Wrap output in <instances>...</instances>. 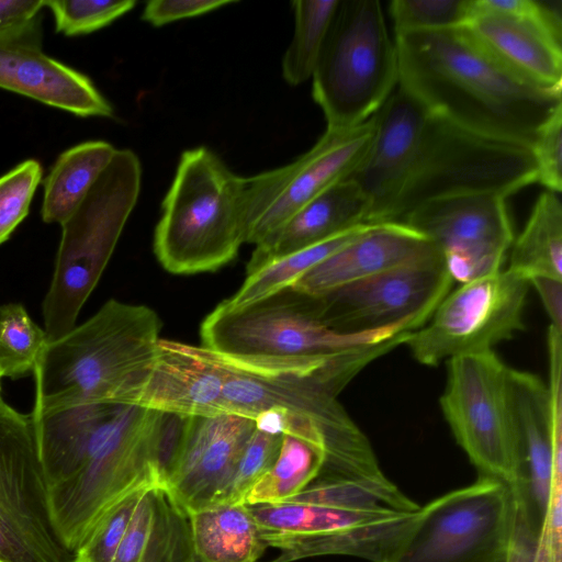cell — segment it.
Masks as SVG:
<instances>
[{
  "label": "cell",
  "mask_w": 562,
  "mask_h": 562,
  "mask_svg": "<svg viewBox=\"0 0 562 562\" xmlns=\"http://www.w3.org/2000/svg\"><path fill=\"white\" fill-rule=\"evenodd\" d=\"M398 86L429 112L471 132L531 146L562 106V90L522 79L463 25L394 36Z\"/></svg>",
  "instance_id": "1"
},
{
  "label": "cell",
  "mask_w": 562,
  "mask_h": 562,
  "mask_svg": "<svg viewBox=\"0 0 562 562\" xmlns=\"http://www.w3.org/2000/svg\"><path fill=\"white\" fill-rule=\"evenodd\" d=\"M405 327L350 335L318 318L312 296L292 286L250 305L218 304L202 322V346L231 363L272 373L324 374L350 382L364 367L403 345Z\"/></svg>",
  "instance_id": "2"
},
{
  "label": "cell",
  "mask_w": 562,
  "mask_h": 562,
  "mask_svg": "<svg viewBox=\"0 0 562 562\" xmlns=\"http://www.w3.org/2000/svg\"><path fill=\"white\" fill-rule=\"evenodd\" d=\"M248 507L267 547L280 551L269 562L322 555L384 562L414 528L422 506L382 475L316 479L289 499Z\"/></svg>",
  "instance_id": "3"
},
{
  "label": "cell",
  "mask_w": 562,
  "mask_h": 562,
  "mask_svg": "<svg viewBox=\"0 0 562 562\" xmlns=\"http://www.w3.org/2000/svg\"><path fill=\"white\" fill-rule=\"evenodd\" d=\"M161 322L114 299L46 344L33 371L37 416L85 404L135 405L156 360Z\"/></svg>",
  "instance_id": "4"
},
{
  "label": "cell",
  "mask_w": 562,
  "mask_h": 562,
  "mask_svg": "<svg viewBox=\"0 0 562 562\" xmlns=\"http://www.w3.org/2000/svg\"><path fill=\"white\" fill-rule=\"evenodd\" d=\"M244 243L245 177L207 147L184 150L154 233L157 260L173 274L211 272Z\"/></svg>",
  "instance_id": "5"
},
{
  "label": "cell",
  "mask_w": 562,
  "mask_h": 562,
  "mask_svg": "<svg viewBox=\"0 0 562 562\" xmlns=\"http://www.w3.org/2000/svg\"><path fill=\"white\" fill-rule=\"evenodd\" d=\"M140 187L139 158L131 149H116L85 199L60 224L55 268L42 308L47 344L76 326L137 203Z\"/></svg>",
  "instance_id": "6"
},
{
  "label": "cell",
  "mask_w": 562,
  "mask_h": 562,
  "mask_svg": "<svg viewBox=\"0 0 562 562\" xmlns=\"http://www.w3.org/2000/svg\"><path fill=\"white\" fill-rule=\"evenodd\" d=\"M171 415L124 405L112 430L82 469L49 487L55 522L76 552L100 520L126 496L162 485L160 467Z\"/></svg>",
  "instance_id": "7"
},
{
  "label": "cell",
  "mask_w": 562,
  "mask_h": 562,
  "mask_svg": "<svg viewBox=\"0 0 562 562\" xmlns=\"http://www.w3.org/2000/svg\"><path fill=\"white\" fill-rule=\"evenodd\" d=\"M537 182L531 147L481 135L429 112L408 177L386 223H401L416 207L469 194L504 198Z\"/></svg>",
  "instance_id": "8"
},
{
  "label": "cell",
  "mask_w": 562,
  "mask_h": 562,
  "mask_svg": "<svg viewBox=\"0 0 562 562\" xmlns=\"http://www.w3.org/2000/svg\"><path fill=\"white\" fill-rule=\"evenodd\" d=\"M328 130L368 121L398 86V58L378 0H339L312 76Z\"/></svg>",
  "instance_id": "9"
},
{
  "label": "cell",
  "mask_w": 562,
  "mask_h": 562,
  "mask_svg": "<svg viewBox=\"0 0 562 562\" xmlns=\"http://www.w3.org/2000/svg\"><path fill=\"white\" fill-rule=\"evenodd\" d=\"M221 358L227 368L224 413L254 419L260 412L278 408L312 422L327 443L326 462L317 479L384 475L370 440L337 398L345 382L324 374L244 369Z\"/></svg>",
  "instance_id": "10"
},
{
  "label": "cell",
  "mask_w": 562,
  "mask_h": 562,
  "mask_svg": "<svg viewBox=\"0 0 562 562\" xmlns=\"http://www.w3.org/2000/svg\"><path fill=\"white\" fill-rule=\"evenodd\" d=\"M509 368L494 350L451 358L439 402L453 437L480 476L498 480L519 493L521 461Z\"/></svg>",
  "instance_id": "11"
},
{
  "label": "cell",
  "mask_w": 562,
  "mask_h": 562,
  "mask_svg": "<svg viewBox=\"0 0 562 562\" xmlns=\"http://www.w3.org/2000/svg\"><path fill=\"white\" fill-rule=\"evenodd\" d=\"M0 562H78L53 516L34 418L1 396Z\"/></svg>",
  "instance_id": "12"
},
{
  "label": "cell",
  "mask_w": 562,
  "mask_h": 562,
  "mask_svg": "<svg viewBox=\"0 0 562 562\" xmlns=\"http://www.w3.org/2000/svg\"><path fill=\"white\" fill-rule=\"evenodd\" d=\"M516 512L507 484L480 476L422 506L414 528L384 562H492L507 548Z\"/></svg>",
  "instance_id": "13"
},
{
  "label": "cell",
  "mask_w": 562,
  "mask_h": 562,
  "mask_svg": "<svg viewBox=\"0 0 562 562\" xmlns=\"http://www.w3.org/2000/svg\"><path fill=\"white\" fill-rule=\"evenodd\" d=\"M529 288L528 280L508 268L460 283L405 345L416 361L429 367L493 350L524 330Z\"/></svg>",
  "instance_id": "14"
},
{
  "label": "cell",
  "mask_w": 562,
  "mask_h": 562,
  "mask_svg": "<svg viewBox=\"0 0 562 562\" xmlns=\"http://www.w3.org/2000/svg\"><path fill=\"white\" fill-rule=\"evenodd\" d=\"M549 378L509 368L508 381L521 461L515 493L538 532L549 507L562 501V331L547 333Z\"/></svg>",
  "instance_id": "15"
},
{
  "label": "cell",
  "mask_w": 562,
  "mask_h": 562,
  "mask_svg": "<svg viewBox=\"0 0 562 562\" xmlns=\"http://www.w3.org/2000/svg\"><path fill=\"white\" fill-rule=\"evenodd\" d=\"M373 132L372 116L355 127L326 128L293 161L245 177L246 243L260 244L311 200L348 178L364 157Z\"/></svg>",
  "instance_id": "16"
},
{
  "label": "cell",
  "mask_w": 562,
  "mask_h": 562,
  "mask_svg": "<svg viewBox=\"0 0 562 562\" xmlns=\"http://www.w3.org/2000/svg\"><path fill=\"white\" fill-rule=\"evenodd\" d=\"M442 257L385 271L319 295H311L328 328L350 335L394 327H422L451 291Z\"/></svg>",
  "instance_id": "17"
},
{
  "label": "cell",
  "mask_w": 562,
  "mask_h": 562,
  "mask_svg": "<svg viewBox=\"0 0 562 562\" xmlns=\"http://www.w3.org/2000/svg\"><path fill=\"white\" fill-rule=\"evenodd\" d=\"M400 224L430 239L453 281L460 283L502 270L515 239L506 198L497 194L431 201Z\"/></svg>",
  "instance_id": "18"
},
{
  "label": "cell",
  "mask_w": 562,
  "mask_h": 562,
  "mask_svg": "<svg viewBox=\"0 0 562 562\" xmlns=\"http://www.w3.org/2000/svg\"><path fill=\"white\" fill-rule=\"evenodd\" d=\"M464 25L504 66L528 82L562 90L561 14L535 0H480Z\"/></svg>",
  "instance_id": "19"
},
{
  "label": "cell",
  "mask_w": 562,
  "mask_h": 562,
  "mask_svg": "<svg viewBox=\"0 0 562 562\" xmlns=\"http://www.w3.org/2000/svg\"><path fill=\"white\" fill-rule=\"evenodd\" d=\"M255 429L254 419L237 414L184 417L165 488L188 515L215 504Z\"/></svg>",
  "instance_id": "20"
},
{
  "label": "cell",
  "mask_w": 562,
  "mask_h": 562,
  "mask_svg": "<svg viewBox=\"0 0 562 562\" xmlns=\"http://www.w3.org/2000/svg\"><path fill=\"white\" fill-rule=\"evenodd\" d=\"M429 111L400 86L372 115L369 148L350 173L368 202V224L386 223L413 166Z\"/></svg>",
  "instance_id": "21"
},
{
  "label": "cell",
  "mask_w": 562,
  "mask_h": 562,
  "mask_svg": "<svg viewBox=\"0 0 562 562\" xmlns=\"http://www.w3.org/2000/svg\"><path fill=\"white\" fill-rule=\"evenodd\" d=\"M227 368L204 346L160 339L136 406L179 417L224 414Z\"/></svg>",
  "instance_id": "22"
},
{
  "label": "cell",
  "mask_w": 562,
  "mask_h": 562,
  "mask_svg": "<svg viewBox=\"0 0 562 562\" xmlns=\"http://www.w3.org/2000/svg\"><path fill=\"white\" fill-rule=\"evenodd\" d=\"M0 88L78 116L113 115L86 75L43 53L42 32L0 41Z\"/></svg>",
  "instance_id": "23"
},
{
  "label": "cell",
  "mask_w": 562,
  "mask_h": 562,
  "mask_svg": "<svg viewBox=\"0 0 562 562\" xmlns=\"http://www.w3.org/2000/svg\"><path fill=\"white\" fill-rule=\"evenodd\" d=\"M441 257L435 244L400 223L374 224L315 266L291 286L319 295L385 271Z\"/></svg>",
  "instance_id": "24"
},
{
  "label": "cell",
  "mask_w": 562,
  "mask_h": 562,
  "mask_svg": "<svg viewBox=\"0 0 562 562\" xmlns=\"http://www.w3.org/2000/svg\"><path fill=\"white\" fill-rule=\"evenodd\" d=\"M368 202L348 178L333 184L301 207L282 226L255 246L249 273L265 263L367 223Z\"/></svg>",
  "instance_id": "25"
},
{
  "label": "cell",
  "mask_w": 562,
  "mask_h": 562,
  "mask_svg": "<svg viewBox=\"0 0 562 562\" xmlns=\"http://www.w3.org/2000/svg\"><path fill=\"white\" fill-rule=\"evenodd\" d=\"M123 405L85 404L33 415L49 487L79 472L105 440Z\"/></svg>",
  "instance_id": "26"
},
{
  "label": "cell",
  "mask_w": 562,
  "mask_h": 562,
  "mask_svg": "<svg viewBox=\"0 0 562 562\" xmlns=\"http://www.w3.org/2000/svg\"><path fill=\"white\" fill-rule=\"evenodd\" d=\"M189 515L162 485L142 495L113 562H191Z\"/></svg>",
  "instance_id": "27"
},
{
  "label": "cell",
  "mask_w": 562,
  "mask_h": 562,
  "mask_svg": "<svg viewBox=\"0 0 562 562\" xmlns=\"http://www.w3.org/2000/svg\"><path fill=\"white\" fill-rule=\"evenodd\" d=\"M195 557L204 562H258L268 548L245 503H217L189 514Z\"/></svg>",
  "instance_id": "28"
},
{
  "label": "cell",
  "mask_w": 562,
  "mask_h": 562,
  "mask_svg": "<svg viewBox=\"0 0 562 562\" xmlns=\"http://www.w3.org/2000/svg\"><path fill=\"white\" fill-rule=\"evenodd\" d=\"M116 148L104 140H89L61 153L44 179L41 209L45 223L65 222L111 162Z\"/></svg>",
  "instance_id": "29"
},
{
  "label": "cell",
  "mask_w": 562,
  "mask_h": 562,
  "mask_svg": "<svg viewBox=\"0 0 562 562\" xmlns=\"http://www.w3.org/2000/svg\"><path fill=\"white\" fill-rule=\"evenodd\" d=\"M509 250L508 269L528 282L535 278L562 280V205L558 193L546 190L538 196Z\"/></svg>",
  "instance_id": "30"
},
{
  "label": "cell",
  "mask_w": 562,
  "mask_h": 562,
  "mask_svg": "<svg viewBox=\"0 0 562 562\" xmlns=\"http://www.w3.org/2000/svg\"><path fill=\"white\" fill-rule=\"evenodd\" d=\"M373 225H357L321 243L265 263L246 273L240 288L220 304L228 310L240 308L291 286L315 266L357 239Z\"/></svg>",
  "instance_id": "31"
},
{
  "label": "cell",
  "mask_w": 562,
  "mask_h": 562,
  "mask_svg": "<svg viewBox=\"0 0 562 562\" xmlns=\"http://www.w3.org/2000/svg\"><path fill=\"white\" fill-rule=\"evenodd\" d=\"M324 464L325 456L321 449L297 437L283 435L273 465L250 490L245 504L289 499L313 483Z\"/></svg>",
  "instance_id": "32"
},
{
  "label": "cell",
  "mask_w": 562,
  "mask_h": 562,
  "mask_svg": "<svg viewBox=\"0 0 562 562\" xmlns=\"http://www.w3.org/2000/svg\"><path fill=\"white\" fill-rule=\"evenodd\" d=\"M339 0H295L292 2L294 31L281 63L290 86L312 79Z\"/></svg>",
  "instance_id": "33"
},
{
  "label": "cell",
  "mask_w": 562,
  "mask_h": 562,
  "mask_svg": "<svg viewBox=\"0 0 562 562\" xmlns=\"http://www.w3.org/2000/svg\"><path fill=\"white\" fill-rule=\"evenodd\" d=\"M46 335L20 303L0 305V371L19 379L33 373Z\"/></svg>",
  "instance_id": "34"
},
{
  "label": "cell",
  "mask_w": 562,
  "mask_h": 562,
  "mask_svg": "<svg viewBox=\"0 0 562 562\" xmlns=\"http://www.w3.org/2000/svg\"><path fill=\"white\" fill-rule=\"evenodd\" d=\"M394 33L463 26L472 15V0H394L390 3Z\"/></svg>",
  "instance_id": "35"
},
{
  "label": "cell",
  "mask_w": 562,
  "mask_h": 562,
  "mask_svg": "<svg viewBox=\"0 0 562 562\" xmlns=\"http://www.w3.org/2000/svg\"><path fill=\"white\" fill-rule=\"evenodd\" d=\"M282 435L256 428L246 443L217 503H245L250 490L273 465Z\"/></svg>",
  "instance_id": "36"
},
{
  "label": "cell",
  "mask_w": 562,
  "mask_h": 562,
  "mask_svg": "<svg viewBox=\"0 0 562 562\" xmlns=\"http://www.w3.org/2000/svg\"><path fill=\"white\" fill-rule=\"evenodd\" d=\"M44 2L54 15L56 32L66 36L100 30L136 5L134 0H49Z\"/></svg>",
  "instance_id": "37"
},
{
  "label": "cell",
  "mask_w": 562,
  "mask_h": 562,
  "mask_svg": "<svg viewBox=\"0 0 562 562\" xmlns=\"http://www.w3.org/2000/svg\"><path fill=\"white\" fill-rule=\"evenodd\" d=\"M43 170L35 159H27L0 177V245L26 217Z\"/></svg>",
  "instance_id": "38"
},
{
  "label": "cell",
  "mask_w": 562,
  "mask_h": 562,
  "mask_svg": "<svg viewBox=\"0 0 562 562\" xmlns=\"http://www.w3.org/2000/svg\"><path fill=\"white\" fill-rule=\"evenodd\" d=\"M146 490L126 496L100 518L78 549V562L114 561L132 516Z\"/></svg>",
  "instance_id": "39"
},
{
  "label": "cell",
  "mask_w": 562,
  "mask_h": 562,
  "mask_svg": "<svg viewBox=\"0 0 562 562\" xmlns=\"http://www.w3.org/2000/svg\"><path fill=\"white\" fill-rule=\"evenodd\" d=\"M562 106H559L538 130L531 144L537 167V182L548 191L562 190Z\"/></svg>",
  "instance_id": "40"
},
{
  "label": "cell",
  "mask_w": 562,
  "mask_h": 562,
  "mask_svg": "<svg viewBox=\"0 0 562 562\" xmlns=\"http://www.w3.org/2000/svg\"><path fill=\"white\" fill-rule=\"evenodd\" d=\"M235 0H151L142 12V20L159 27L183 19L203 15L223 7L234 4Z\"/></svg>",
  "instance_id": "41"
},
{
  "label": "cell",
  "mask_w": 562,
  "mask_h": 562,
  "mask_svg": "<svg viewBox=\"0 0 562 562\" xmlns=\"http://www.w3.org/2000/svg\"><path fill=\"white\" fill-rule=\"evenodd\" d=\"M44 0H0V41L41 33Z\"/></svg>",
  "instance_id": "42"
},
{
  "label": "cell",
  "mask_w": 562,
  "mask_h": 562,
  "mask_svg": "<svg viewBox=\"0 0 562 562\" xmlns=\"http://www.w3.org/2000/svg\"><path fill=\"white\" fill-rule=\"evenodd\" d=\"M537 536L521 503L517 499L516 519L506 548L505 562H546Z\"/></svg>",
  "instance_id": "43"
},
{
  "label": "cell",
  "mask_w": 562,
  "mask_h": 562,
  "mask_svg": "<svg viewBox=\"0 0 562 562\" xmlns=\"http://www.w3.org/2000/svg\"><path fill=\"white\" fill-rule=\"evenodd\" d=\"M544 306L553 327L562 330V280L535 278L529 281Z\"/></svg>",
  "instance_id": "44"
},
{
  "label": "cell",
  "mask_w": 562,
  "mask_h": 562,
  "mask_svg": "<svg viewBox=\"0 0 562 562\" xmlns=\"http://www.w3.org/2000/svg\"><path fill=\"white\" fill-rule=\"evenodd\" d=\"M506 552V550H505ZM505 552L499 555L498 558H496L495 560H493L492 562H505Z\"/></svg>",
  "instance_id": "45"
},
{
  "label": "cell",
  "mask_w": 562,
  "mask_h": 562,
  "mask_svg": "<svg viewBox=\"0 0 562 562\" xmlns=\"http://www.w3.org/2000/svg\"><path fill=\"white\" fill-rule=\"evenodd\" d=\"M191 562H204V561H202L199 558L194 557V559Z\"/></svg>",
  "instance_id": "46"
},
{
  "label": "cell",
  "mask_w": 562,
  "mask_h": 562,
  "mask_svg": "<svg viewBox=\"0 0 562 562\" xmlns=\"http://www.w3.org/2000/svg\"><path fill=\"white\" fill-rule=\"evenodd\" d=\"M2 376H3V375H2V373H1V371H0V381H1V378H2ZM0 390H1V383H0Z\"/></svg>",
  "instance_id": "47"
}]
</instances>
